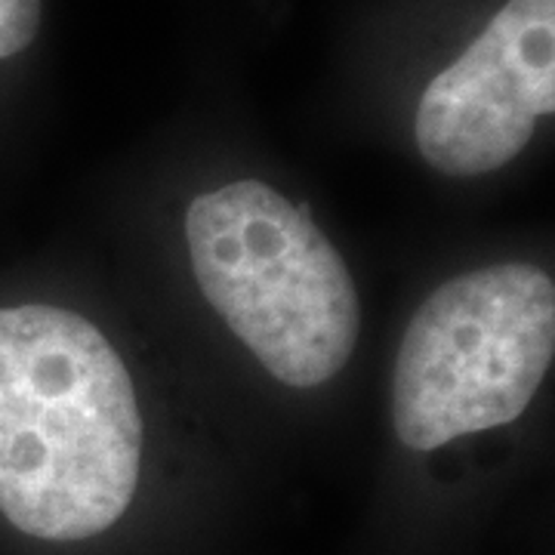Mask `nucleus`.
I'll use <instances>...</instances> for the list:
<instances>
[{"instance_id": "f257e3e1", "label": "nucleus", "mask_w": 555, "mask_h": 555, "mask_svg": "<svg viewBox=\"0 0 555 555\" xmlns=\"http://www.w3.org/2000/svg\"><path fill=\"white\" fill-rule=\"evenodd\" d=\"M142 416L130 374L87 318L0 309V513L40 540H87L137 494Z\"/></svg>"}, {"instance_id": "f03ea898", "label": "nucleus", "mask_w": 555, "mask_h": 555, "mask_svg": "<svg viewBox=\"0 0 555 555\" xmlns=\"http://www.w3.org/2000/svg\"><path fill=\"white\" fill-rule=\"evenodd\" d=\"M185 241L204 297L272 377L309 389L346 367L361 306L306 204L254 179L232 182L192 201Z\"/></svg>"}, {"instance_id": "7ed1b4c3", "label": "nucleus", "mask_w": 555, "mask_h": 555, "mask_svg": "<svg viewBox=\"0 0 555 555\" xmlns=\"http://www.w3.org/2000/svg\"><path fill=\"white\" fill-rule=\"evenodd\" d=\"M555 352V287L537 266H491L438 287L411 318L392 377V420L411 451L506 426Z\"/></svg>"}, {"instance_id": "20e7f679", "label": "nucleus", "mask_w": 555, "mask_h": 555, "mask_svg": "<svg viewBox=\"0 0 555 555\" xmlns=\"http://www.w3.org/2000/svg\"><path fill=\"white\" fill-rule=\"evenodd\" d=\"M555 108V0H509L481 38L426 87L420 155L448 177L509 164Z\"/></svg>"}, {"instance_id": "39448f33", "label": "nucleus", "mask_w": 555, "mask_h": 555, "mask_svg": "<svg viewBox=\"0 0 555 555\" xmlns=\"http://www.w3.org/2000/svg\"><path fill=\"white\" fill-rule=\"evenodd\" d=\"M43 0H0V60L22 53L40 25Z\"/></svg>"}]
</instances>
